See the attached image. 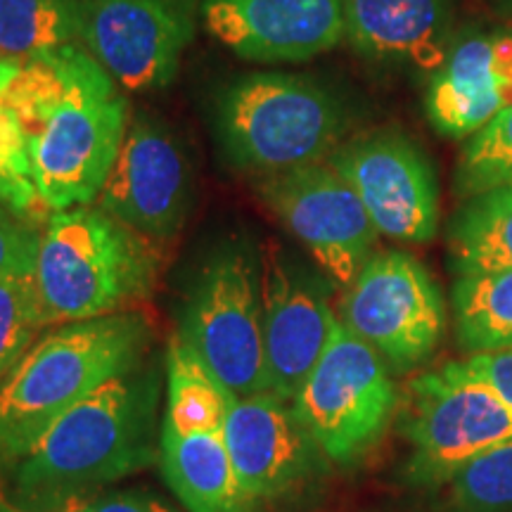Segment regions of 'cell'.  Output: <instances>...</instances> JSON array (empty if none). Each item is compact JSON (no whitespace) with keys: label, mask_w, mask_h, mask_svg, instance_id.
Masks as SVG:
<instances>
[{"label":"cell","mask_w":512,"mask_h":512,"mask_svg":"<svg viewBox=\"0 0 512 512\" xmlns=\"http://www.w3.org/2000/svg\"><path fill=\"white\" fill-rule=\"evenodd\" d=\"M0 100L22 124L46 209L98 202L128 131V102L102 64L83 46L17 62Z\"/></svg>","instance_id":"cell-1"},{"label":"cell","mask_w":512,"mask_h":512,"mask_svg":"<svg viewBox=\"0 0 512 512\" xmlns=\"http://www.w3.org/2000/svg\"><path fill=\"white\" fill-rule=\"evenodd\" d=\"M157 403L155 370L138 368L102 384L60 415L5 472L10 498L31 510L93 494L150 467L159 458Z\"/></svg>","instance_id":"cell-2"},{"label":"cell","mask_w":512,"mask_h":512,"mask_svg":"<svg viewBox=\"0 0 512 512\" xmlns=\"http://www.w3.org/2000/svg\"><path fill=\"white\" fill-rule=\"evenodd\" d=\"M150 342L140 311L62 323L38 337L0 380V477L69 408L143 368Z\"/></svg>","instance_id":"cell-3"},{"label":"cell","mask_w":512,"mask_h":512,"mask_svg":"<svg viewBox=\"0 0 512 512\" xmlns=\"http://www.w3.org/2000/svg\"><path fill=\"white\" fill-rule=\"evenodd\" d=\"M155 240L100 207L53 211L41 230L36 294L48 325L136 311L159 278Z\"/></svg>","instance_id":"cell-4"},{"label":"cell","mask_w":512,"mask_h":512,"mask_svg":"<svg viewBox=\"0 0 512 512\" xmlns=\"http://www.w3.org/2000/svg\"><path fill=\"white\" fill-rule=\"evenodd\" d=\"M216 119L230 162L266 178L325 162L344 143L351 112L320 81L254 74L223 91Z\"/></svg>","instance_id":"cell-5"},{"label":"cell","mask_w":512,"mask_h":512,"mask_svg":"<svg viewBox=\"0 0 512 512\" xmlns=\"http://www.w3.org/2000/svg\"><path fill=\"white\" fill-rule=\"evenodd\" d=\"M401 432L411 444L408 482L441 486L470 460L512 441V408L472 370L467 358L451 361L425 370L408 384Z\"/></svg>","instance_id":"cell-6"},{"label":"cell","mask_w":512,"mask_h":512,"mask_svg":"<svg viewBox=\"0 0 512 512\" xmlns=\"http://www.w3.org/2000/svg\"><path fill=\"white\" fill-rule=\"evenodd\" d=\"M292 406L323 458L351 467L384 439L399 392L384 358L337 320L328 347Z\"/></svg>","instance_id":"cell-7"},{"label":"cell","mask_w":512,"mask_h":512,"mask_svg":"<svg viewBox=\"0 0 512 512\" xmlns=\"http://www.w3.org/2000/svg\"><path fill=\"white\" fill-rule=\"evenodd\" d=\"M233 396L268 392L261 266L245 247L219 249L185 299L178 332Z\"/></svg>","instance_id":"cell-8"},{"label":"cell","mask_w":512,"mask_h":512,"mask_svg":"<svg viewBox=\"0 0 512 512\" xmlns=\"http://www.w3.org/2000/svg\"><path fill=\"white\" fill-rule=\"evenodd\" d=\"M342 323L396 373L425 363L444 342V294L422 261L401 249L377 252L342 299Z\"/></svg>","instance_id":"cell-9"},{"label":"cell","mask_w":512,"mask_h":512,"mask_svg":"<svg viewBox=\"0 0 512 512\" xmlns=\"http://www.w3.org/2000/svg\"><path fill=\"white\" fill-rule=\"evenodd\" d=\"M256 190L313 264L347 290L375 254L380 235L354 188L320 162L261 178Z\"/></svg>","instance_id":"cell-10"},{"label":"cell","mask_w":512,"mask_h":512,"mask_svg":"<svg viewBox=\"0 0 512 512\" xmlns=\"http://www.w3.org/2000/svg\"><path fill=\"white\" fill-rule=\"evenodd\" d=\"M325 162L361 197L377 233L415 245L437 238V171L427 152L399 128L344 140Z\"/></svg>","instance_id":"cell-11"},{"label":"cell","mask_w":512,"mask_h":512,"mask_svg":"<svg viewBox=\"0 0 512 512\" xmlns=\"http://www.w3.org/2000/svg\"><path fill=\"white\" fill-rule=\"evenodd\" d=\"M195 0H83L81 43L124 91L176 79L197 31Z\"/></svg>","instance_id":"cell-12"},{"label":"cell","mask_w":512,"mask_h":512,"mask_svg":"<svg viewBox=\"0 0 512 512\" xmlns=\"http://www.w3.org/2000/svg\"><path fill=\"white\" fill-rule=\"evenodd\" d=\"M268 392L292 401L328 347L337 316L328 292L278 247L261 259Z\"/></svg>","instance_id":"cell-13"},{"label":"cell","mask_w":512,"mask_h":512,"mask_svg":"<svg viewBox=\"0 0 512 512\" xmlns=\"http://www.w3.org/2000/svg\"><path fill=\"white\" fill-rule=\"evenodd\" d=\"M98 207L150 240H169L190 209V169L183 150L157 121L128 126Z\"/></svg>","instance_id":"cell-14"},{"label":"cell","mask_w":512,"mask_h":512,"mask_svg":"<svg viewBox=\"0 0 512 512\" xmlns=\"http://www.w3.org/2000/svg\"><path fill=\"white\" fill-rule=\"evenodd\" d=\"M216 41L249 62H306L344 41L347 0H202Z\"/></svg>","instance_id":"cell-15"},{"label":"cell","mask_w":512,"mask_h":512,"mask_svg":"<svg viewBox=\"0 0 512 512\" xmlns=\"http://www.w3.org/2000/svg\"><path fill=\"white\" fill-rule=\"evenodd\" d=\"M512 107V24L456 31L432 74L425 114L439 136L472 138Z\"/></svg>","instance_id":"cell-16"},{"label":"cell","mask_w":512,"mask_h":512,"mask_svg":"<svg viewBox=\"0 0 512 512\" xmlns=\"http://www.w3.org/2000/svg\"><path fill=\"white\" fill-rule=\"evenodd\" d=\"M230 460L254 503L290 494L323 465V453L294 413L271 392L235 396L223 422Z\"/></svg>","instance_id":"cell-17"},{"label":"cell","mask_w":512,"mask_h":512,"mask_svg":"<svg viewBox=\"0 0 512 512\" xmlns=\"http://www.w3.org/2000/svg\"><path fill=\"white\" fill-rule=\"evenodd\" d=\"M456 0H347L344 41L377 64L434 74L453 36Z\"/></svg>","instance_id":"cell-18"},{"label":"cell","mask_w":512,"mask_h":512,"mask_svg":"<svg viewBox=\"0 0 512 512\" xmlns=\"http://www.w3.org/2000/svg\"><path fill=\"white\" fill-rule=\"evenodd\" d=\"M159 467L188 512H252L256 505L242 489L223 430L181 434L162 422Z\"/></svg>","instance_id":"cell-19"},{"label":"cell","mask_w":512,"mask_h":512,"mask_svg":"<svg viewBox=\"0 0 512 512\" xmlns=\"http://www.w3.org/2000/svg\"><path fill=\"white\" fill-rule=\"evenodd\" d=\"M451 304L458 344L467 356L512 349V268L456 273Z\"/></svg>","instance_id":"cell-20"},{"label":"cell","mask_w":512,"mask_h":512,"mask_svg":"<svg viewBox=\"0 0 512 512\" xmlns=\"http://www.w3.org/2000/svg\"><path fill=\"white\" fill-rule=\"evenodd\" d=\"M166 413L164 425L176 432L223 430L235 396L214 375L207 361L181 335L166 344Z\"/></svg>","instance_id":"cell-21"},{"label":"cell","mask_w":512,"mask_h":512,"mask_svg":"<svg viewBox=\"0 0 512 512\" xmlns=\"http://www.w3.org/2000/svg\"><path fill=\"white\" fill-rule=\"evenodd\" d=\"M453 273L512 268V185L467 197L446 230Z\"/></svg>","instance_id":"cell-22"},{"label":"cell","mask_w":512,"mask_h":512,"mask_svg":"<svg viewBox=\"0 0 512 512\" xmlns=\"http://www.w3.org/2000/svg\"><path fill=\"white\" fill-rule=\"evenodd\" d=\"M83 0H0V57L27 62L81 43Z\"/></svg>","instance_id":"cell-23"},{"label":"cell","mask_w":512,"mask_h":512,"mask_svg":"<svg viewBox=\"0 0 512 512\" xmlns=\"http://www.w3.org/2000/svg\"><path fill=\"white\" fill-rule=\"evenodd\" d=\"M17 72V62L0 57V95ZM0 202H5L17 216L34 223L46 204L38 195L34 169H31L27 138L15 112L0 100Z\"/></svg>","instance_id":"cell-24"},{"label":"cell","mask_w":512,"mask_h":512,"mask_svg":"<svg viewBox=\"0 0 512 512\" xmlns=\"http://www.w3.org/2000/svg\"><path fill=\"white\" fill-rule=\"evenodd\" d=\"M503 185H512V107L467 138L456 169V192L465 200Z\"/></svg>","instance_id":"cell-25"},{"label":"cell","mask_w":512,"mask_h":512,"mask_svg":"<svg viewBox=\"0 0 512 512\" xmlns=\"http://www.w3.org/2000/svg\"><path fill=\"white\" fill-rule=\"evenodd\" d=\"M448 484L460 512H512V441L470 460Z\"/></svg>","instance_id":"cell-26"},{"label":"cell","mask_w":512,"mask_h":512,"mask_svg":"<svg viewBox=\"0 0 512 512\" xmlns=\"http://www.w3.org/2000/svg\"><path fill=\"white\" fill-rule=\"evenodd\" d=\"M46 328L34 280L0 278V380Z\"/></svg>","instance_id":"cell-27"},{"label":"cell","mask_w":512,"mask_h":512,"mask_svg":"<svg viewBox=\"0 0 512 512\" xmlns=\"http://www.w3.org/2000/svg\"><path fill=\"white\" fill-rule=\"evenodd\" d=\"M41 230L0 202V278L34 280Z\"/></svg>","instance_id":"cell-28"},{"label":"cell","mask_w":512,"mask_h":512,"mask_svg":"<svg viewBox=\"0 0 512 512\" xmlns=\"http://www.w3.org/2000/svg\"><path fill=\"white\" fill-rule=\"evenodd\" d=\"M34 512H178L169 503L159 501L155 496L133 494V491H114V494H76L57 501L43 503Z\"/></svg>","instance_id":"cell-29"},{"label":"cell","mask_w":512,"mask_h":512,"mask_svg":"<svg viewBox=\"0 0 512 512\" xmlns=\"http://www.w3.org/2000/svg\"><path fill=\"white\" fill-rule=\"evenodd\" d=\"M467 363L512 408V349L472 354Z\"/></svg>","instance_id":"cell-30"},{"label":"cell","mask_w":512,"mask_h":512,"mask_svg":"<svg viewBox=\"0 0 512 512\" xmlns=\"http://www.w3.org/2000/svg\"><path fill=\"white\" fill-rule=\"evenodd\" d=\"M486 5H489L494 12H498L501 17L510 19L512 22V0H486Z\"/></svg>","instance_id":"cell-31"},{"label":"cell","mask_w":512,"mask_h":512,"mask_svg":"<svg viewBox=\"0 0 512 512\" xmlns=\"http://www.w3.org/2000/svg\"><path fill=\"white\" fill-rule=\"evenodd\" d=\"M0 512H34V510H29V508H24V505L15 503L10 496H5L3 491H0Z\"/></svg>","instance_id":"cell-32"}]
</instances>
